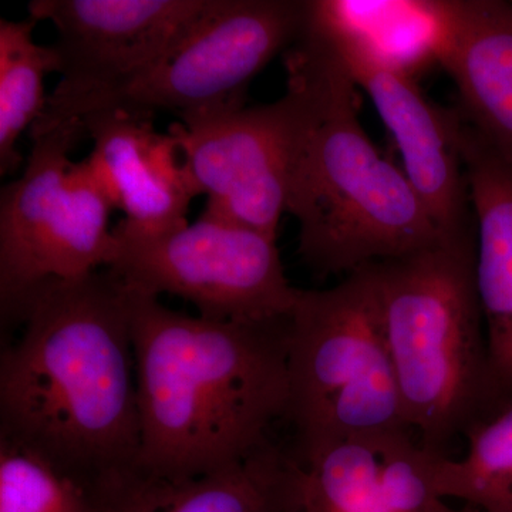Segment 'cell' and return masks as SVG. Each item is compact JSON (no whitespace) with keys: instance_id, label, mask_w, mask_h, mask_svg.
Masks as SVG:
<instances>
[{"instance_id":"7c38bea8","label":"cell","mask_w":512,"mask_h":512,"mask_svg":"<svg viewBox=\"0 0 512 512\" xmlns=\"http://www.w3.org/2000/svg\"><path fill=\"white\" fill-rule=\"evenodd\" d=\"M437 454L413 431L366 434L298 457L299 512H441Z\"/></svg>"},{"instance_id":"5b68a950","label":"cell","mask_w":512,"mask_h":512,"mask_svg":"<svg viewBox=\"0 0 512 512\" xmlns=\"http://www.w3.org/2000/svg\"><path fill=\"white\" fill-rule=\"evenodd\" d=\"M293 453L366 434L412 431L404 416L370 266L332 288L298 289L288 325Z\"/></svg>"},{"instance_id":"30bf717a","label":"cell","mask_w":512,"mask_h":512,"mask_svg":"<svg viewBox=\"0 0 512 512\" xmlns=\"http://www.w3.org/2000/svg\"><path fill=\"white\" fill-rule=\"evenodd\" d=\"M301 94L264 106L238 107L173 124L195 195H207L205 214L276 238L301 137Z\"/></svg>"},{"instance_id":"2e32d148","label":"cell","mask_w":512,"mask_h":512,"mask_svg":"<svg viewBox=\"0 0 512 512\" xmlns=\"http://www.w3.org/2000/svg\"><path fill=\"white\" fill-rule=\"evenodd\" d=\"M301 461L269 441L238 463L185 481L148 478L121 512H299Z\"/></svg>"},{"instance_id":"ba28073f","label":"cell","mask_w":512,"mask_h":512,"mask_svg":"<svg viewBox=\"0 0 512 512\" xmlns=\"http://www.w3.org/2000/svg\"><path fill=\"white\" fill-rule=\"evenodd\" d=\"M306 18V0H214L148 72L86 114L161 110L185 123L238 109L256 74L301 36Z\"/></svg>"},{"instance_id":"5bb4252c","label":"cell","mask_w":512,"mask_h":512,"mask_svg":"<svg viewBox=\"0 0 512 512\" xmlns=\"http://www.w3.org/2000/svg\"><path fill=\"white\" fill-rule=\"evenodd\" d=\"M437 63L456 83L464 119L512 164V3L436 0Z\"/></svg>"},{"instance_id":"e0dca14e","label":"cell","mask_w":512,"mask_h":512,"mask_svg":"<svg viewBox=\"0 0 512 512\" xmlns=\"http://www.w3.org/2000/svg\"><path fill=\"white\" fill-rule=\"evenodd\" d=\"M312 18L342 42L377 62L416 79L421 67L437 63L436 0L348 2L309 0Z\"/></svg>"},{"instance_id":"6da1fadb","label":"cell","mask_w":512,"mask_h":512,"mask_svg":"<svg viewBox=\"0 0 512 512\" xmlns=\"http://www.w3.org/2000/svg\"><path fill=\"white\" fill-rule=\"evenodd\" d=\"M2 325L0 443L128 500L147 480L128 291L109 268L29 289Z\"/></svg>"},{"instance_id":"3957f363","label":"cell","mask_w":512,"mask_h":512,"mask_svg":"<svg viewBox=\"0 0 512 512\" xmlns=\"http://www.w3.org/2000/svg\"><path fill=\"white\" fill-rule=\"evenodd\" d=\"M285 67L288 87L305 106L286 191L303 262L316 275H350L451 241L434 225L402 167L367 136L359 87L311 20L286 50Z\"/></svg>"},{"instance_id":"d6986e66","label":"cell","mask_w":512,"mask_h":512,"mask_svg":"<svg viewBox=\"0 0 512 512\" xmlns=\"http://www.w3.org/2000/svg\"><path fill=\"white\" fill-rule=\"evenodd\" d=\"M460 460L439 456L437 493L483 512H512V399L466 434Z\"/></svg>"},{"instance_id":"8fae6325","label":"cell","mask_w":512,"mask_h":512,"mask_svg":"<svg viewBox=\"0 0 512 512\" xmlns=\"http://www.w3.org/2000/svg\"><path fill=\"white\" fill-rule=\"evenodd\" d=\"M309 19L329 37L357 87L375 104L402 157L407 180L441 235L451 241L476 237L460 147V109L437 106L421 93L414 77L390 69L363 50L342 42L320 26L311 13Z\"/></svg>"},{"instance_id":"8992f818","label":"cell","mask_w":512,"mask_h":512,"mask_svg":"<svg viewBox=\"0 0 512 512\" xmlns=\"http://www.w3.org/2000/svg\"><path fill=\"white\" fill-rule=\"evenodd\" d=\"M25 171L0 194V313L46 279H74L107 268L116 254L114 207L89 160L70 153L82 120H37Z\"/></svg>"},{"instance_id":"4fadbf2b","label":"cell","mask_w":512,"mask_h":512,"mask_svg":"<svg viewBox=\"0 0 512 512\" xmlns=\"http://www.w3.org/2000/svg\"><path fill=\"white\" fill-rule=\"evenodd\" d=\"M93 151L87 160L130 235H158L187 224L194 190L173 134L160 133L151 116L120 109L82 117Z\"/></svg>"},{"instance_id":"ffe728a7","label":"cell","mask_w":512,"mask_h":512,"mask_svg":"<svg viewBox=\"0 0 512 512\" xmlns=\"http://www.w3.org/2000/svg\"><path fill=\"white\" fill-rule=\"evenodd\" d=\"M127 501L0 443V512H121Z\"/></svg>"},{"instance_id":"9c48e42d","label":"cell","mask_w":512,"mask_h":512,"mask_svg":"<svg viewBox=\"0 0 512 512\" xmlns=\"http://www.w3.org/2000/svg\"><path fill=\"white\" fill-rule=\"evenodd\" d=\"M214 0H33L30 18L55 26L60 82L39 120H80L148 72Z\"/></svg>"},{"instance_id":"277c9868","label":"cell","mask_w":512,"mask_h":512,"mask_svg":"<svg viewBox=\"0 0 512 512\" xmlns=\"http://www.w3.org/2000/svg\"><path fill=\"white\" fill-rule=\"evenodd\" d=\"M476 237L370 265L404 416L424 450L446 448L503 407L476 281Z\"/></svg>"},{"instance_id":"ac0fdd59","label":"cell","mask_w":512,"mask_h":512,"mask_svg":"<svg viewBox=\"0 0 512 512\" xmlns=\"http://www.w3.org/2000/svg\"><path fill=\"white\" fill-rule=\"evenodd\" d=\"M35 19L0 20V173L22 163L16 144L46 109L45 79L59 73L53 46L33 39Z\"/></svg>"},{"instance_id":"44dd1931","label":"cell","mask_w":512,"mask_h":512,"mask_svg":"<svg viewBox=\"0 0 512 512\" xmlns=\"http://www.w3.org/2000/svg\"><path fill=\"white\" fill-rule=\"evenodd\" d=\"M441 512H483V511L476 510V508H473V507H467V505H464V507H461V508H453V507H450V505H448L446 503V505H444L443 510H441Z\"/></svg>"},{"instance_id":"9a60e30c","label":"cell","mask_w":512,"mask_h":512,"mask_svg":"<svg viewBox=\"0 0 512 512\" xmlns=\"http://www.w3.org/2000/svg\"><path fill=\"white\" fill-rule=\"evenodd\" d=\"M460 147L476 220V281L491 375L504 406L512 399V164L464 119Z\"/></svg>"},{"instance_id":"52a82bcc","label":"cell","mask_w":512,"mask_h":512,"mask_svg":"<svg viewBox=\"0 0 512 512\" xmlns=\"http://www.w3.org/2000/svg\"><path fill=\"white\" fill-rule=\"evenodd\" d=\"M116 254L107 268L128 291L180 296L201 318L262 322L284 318L298 289L289 284L276 238L212 215L158 235L111 229Z\"/></svg>"},{"instance_id":"7a4b0ae2","label":"cell","mask_w":512,"mask_h":512,"mask_svg":"<svg viewBox=\"0 0 512 512\" xmlns=\"http://www.w3.org/2000/svg\"><path fill=\"white\" fill-rule=\"evenodd\" d=\"M128 306L147 477L205 476L271 441L289 407V315L218 322L133 291Z\"/></svg>"}]
</instances>
